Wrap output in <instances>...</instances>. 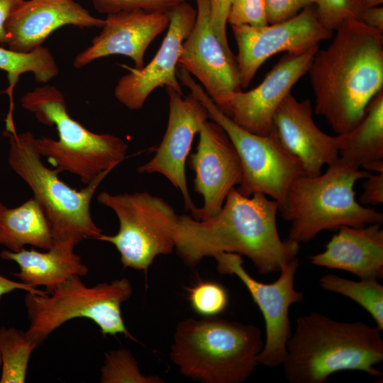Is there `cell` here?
I'll list each match as a JSON object with an SVG mask.
<instances>
[{
  "mask_svg": "<svg viewBox=\"0 0 383 383\" xmlns=\"http://www.w3.org/2000/svg\"><path fill=\"white\" fill-rule=\"evenodd\" d=\"M268 24L288 20L304 8L314 4V0H265Z\"/></svg>",
  "mask_w": 383,
  "mask_h": 383,
  "instance_id": "33",
  "label": "cell"
},
{
  "mask_svg": "<svg viewBox=\"0 0 383 383\" xmlns=\"http://www.w3.org/2000/svg\"><path fill=\"white\" fill-rule=\"evenodd\" d=\"M132 294L126 278L89 287L79 275L70 277L50 294L26 292L24 304L29 321L26 336L38 348L66 322L84 318L93 321L104 336L123 334L136 341L121 315V305Z\"/></svg>",
  "mask_w": 383,
  "mask_h": 383,
  "instance_id": "8",
  "label": "cell"
},
{
  "mask_svg": "<svg viewBox=\"0 0 383 383\" xmlns=\"http://www.w3.org/2000/svg\"><path fill=\"white\" fill-rule=\"evenodd\" d=\"M53 243L46 216L33 196L14 208L0 202V245L18 252L28 245L48 250Z\"/></svg>",
  "mask_w": 383,
  "mask_h": 383,
  "instance_id": "23",
  "label": "cell"
},
{
  "mask_svg": "<svg viewBox=\"0 0 383 383\" xmlns=\"http://www.w3.org/2000/svg\"><path fill=\"white\" fill-rule=\"evenodd\" d=\"M95 9L104 13L112 14L124 11L141 9L170 14L179 4L187 0H92Z\"/></svg>",
  "mask_w": 383,
  "mask_h": 383,
  "instance_id": "31",
  "label": "cell"
},
{
  "mask_svg": "<svg viewBox=\"0 0 383 383\" xmlns=\"http://www.w3.org/2000/svg\"><path fill=\"white\" fill-rule=\"evenodd\" d=\"M210 21L214 33L226 51L235 56L230 49L226 34L228 11L232 0H208Z\"/></svg>",
  "mask_w": 383,
  "mask_h": 383,
  "instance_id": "34",
  "label": "cell"
},
{
  "mask_svg": "<svg viewBox=\"0 0 383 383\" xmlns=\"http://www.w3.org/2000/svg\"><path fill=\"white\" fill-rule=\"evenodd\" d=\"M96 199L112 209L119 221L116 235L102 234L97 240L116 247L124 268L146 272L157 256L174 250L173 230L179 215L163 199L147 192H101Z\"/></svg>",
  "mask_w": 383,
  "mask_h": 383,
  "instance_id": "10",
  "label": "cell"
},
{
  "mask_svg": "<svg viewBox=\"0 0 383 383\" xmlns=\"http://www.w3.org/2000/svg\"><path fill=\"white\" fill-rule=\"evenodd\" d=\"M314 111L338 135L362 118L383 87V31L360 21L341 24L328 47L316 52L308 70Z\"/></svg>",
  "mask_w": 383,
  "mask_h": 383,
  "instance_id": "2",
  "label": "cell"
},
{
  "mask_svg": "<svg viewBox=\"0 0 383 383\" xmlns=\"http://www.w3.org/2000/svg\"><path fill=\"white\" fill-rule=\"evenodd\" d=\"M231 27L238 49L236 62L240 84L244 89L270 57L281 52L304 53L333 35V31L318 21L314 4L279 23L260 27Z\"/></svg>",
  "mask_w": 383,
  "mask_h": 383,
  "instance_id": "12",
  "label": "cell"
},
{
  "mask_svg": "<svg viewBox=\"0 0 383 383\" xmlns=\"http://www.w3.org/2000/svg\"><path fill=\"white\" fill-rule=\"evenodd\" d=\"M169 16L167 32L154 57L140 69L124 66L129 72L121 77L115 87L116 99L130 110L140 109L159 87L165 86L182 94L177 67L182 44L194 26L196 9L185 1Z\"/></svg>",
  "mask_w": 383,
  "mask_h": 383,
  "instance_id": "15",
  "label": "cell"
},
{
  "mask_svg": "<svg viewBox=\"0 0 383 383\" xmlns=\"http://www.w3.org/2000/svg\"><path fill=\"white\" fill-rule=\"evenodd\" d=\"M169 97V116L166 131L154 157L140 166L142 174L159 173L181 192L186 211L196 219L197 208L189 194L185 165L195 135L209 118L201 101L193 93L182 97L174 89L166 87Z\"/></svg>",
  "mask_w": 383,
  "mask_h": 383,
  "instance_id": "13",
  "label": "cell"
},
{
  "mask_svg": "<svg viewBox=\"0 0 383 383\" xmlns=\"http://www.w3.org/2000/svg\"><path fill=\"white\" fill-rule=\"evenodd\" d=\"M23 0H0V43L6 44V22L12 11Z\"/></svg>",
  "mask_w": 383,
  "mask_h": 383,
  "instance_id": "38",
  "label": "cell"
},
{
  "mask_svg": "<svg viewBox=\"0 0 383 383\" xmlns=\"http://www.w3.org/2000/svg\"><path fill=\"white\" fill-rule=\"evenodd\" d=\"M314 5L318 21L331 31L347 21H360L365 9L361 0H314Z\"/></svg>",
  "mask_w": 383,
  "mask_h": 383,
  "instance_id": "30",
  "label": "cell"
},
{
  "mask_svg": "<svg viewBox=\"0 0 383 383\" xmlns=\"http://www.w3.org/2000/svg\"><path fill=\"white\" fill-rule=\"evenodd\" d=\"M326 244V250L309 257L311 264L342 270L360 279L383 277V230L381 223L343 226Z\"/></svg>",
  "mask_w": 383,
  "mask_h": 383,
  "instance_id": "21",
  "label": "cell"
},
{
  "mask_svg": "<svg viewBox=\"0 0 383 383\" xmlns=\"http://www.w3.org/2000/svg\"><path fill=\"white\" fill-rule=\"evenodd\" d=\"M196 152L189 165L194 172V188L203 196L196 220H205L221 209L230 191L242 181L243 170L238 152L223 128L206 121L199 132Z\"/></svg>",
  "mask_w": 383,
  "mask_h": 383,
  "instance_id": "17",
  "label": "cell"
},
{
  "mask_svg": "<svg viewBox=\"0 0 383 383\" xmlns=\"http://www.w3.org/2000/svg\"><path fill=\"white\" fill-rule=\"evenodd\" d=\"M0 70L8 73L9 87L6 92L9 95L23 73L32 72L37 82L47 83L60 72L50 50L42 45L26 53L0 47Z\"/></svg>",
  "mask_w": 383,
  "mask_h": 383,
  "instance_id": "25",
  "label": "cell"
},
{
  "mask_svg": "<svg viewBox=\"0 0 383 383\" xmlns=\"http://www.w3.org/2000/svg\"><path fill=\"white\" fill-rule=\"evenodd\" d=\"M383 360L381 330L363 322H343L312 312L299 317L282 363L289 383H326L340 371L379 377Z\"/></svg>",
  "mask_w": 383,
  "mask_h": 383,
  "instance_id": "3",
  "label": "cell"
},
{
  "mask_svg": "<svg viewBox=\"0 0 383 383\" xmlns=\"http://www.w3.org/2000/svg\"><path fill=\"white\" fill-rule=\"evenodd\" d=\"M1 368V355H0V369Z\"/></svg>",
  "mask_w": 383,
  "mask_h": 383,
  "instance_id": "41",
  "label": "cell"
},
{
  "mask_svg": "<svg viewBox=\"0 0 383 383\" xmlns=\"http://www.w3.org/2000/svg\"><path fill=\"white\" fill-rule=\"evenodd\" d=\"M264 340L252 324L214 316L176 326L170 356L181 374L204 383H243L254 372Z\"/></svg>",
  "mask_w": 383,
  "mask_h": 383,
  "instance_id": "4",
  "label": "cell"
},
{
  "mask_svg": "<svg viewBox=\"0 0 383 383\" xmlns=\"http://www.w3.org/2000/svg\"><path fill=\"white\" fill-rule=\"evenodd\" d=\"M104 23L73 0H23L6 22V45L11 50L26 53L63 26L102 28Z\"/></svg>",
  "mask_w": 383,
  "mask_h": 383,
  "instance_id": "19",
  "label": "cell"
},
{
  "mask_svg": "<svg viewBox=\"0 0 383 383\" xmlns=\"http://www.w3.org/2000/svg\"><path fill=\"white\" fill-rule=\"evenodd\" d=\"M227 23L233 26L260 27L268 25L265 0H232Z\"/></svg>",
  "mask_w": 383,
  "mask_h": 383,
  "instance_id": "32",
  "label": "cell"
},
{
  "mask_svg": "<svg viewBox=\"0 0 383 383\" xmlns=\"http://www.w3.org/2000/svg\"><path fill=\"white\" fill-rule=\"evenodd\" d=\"M177 74L181 84L188 87L206 106L209 118L221 126L232 141L243 170L237 191L246 196L262 193L275 201L282 211L292 183L305 174L299 160L282 145L274 128L267 135L244 130L217 107L189 73L179 68Z\"/></svg>",
  "mask_w": 383,
  "mask_h": 383,
  "instance_id": "9",
  "label": "cell"
},
{
  "mask_svg": "<svg viewBox=\"0 0 383 383\" xmlns=\"http://www.w3.org/2000/svg\"><path fill=\"white\" fill-rule=\"evenodd\" d=\"M277 203L262 193L246 196L233 188L221 211L205 220L179 215L174 249L189 267L204 257L233 252L248 257L261 274L279 272L296 258L300 244L282 240L277 227Z\"/></svg>",
  "mask_w": 383,
  "mask_h": 383,
  "instance_id": "1",
  "label": "cell"
},
{
  "mask_svg": "<svg viewBox=\"0 0 383 383\" xmlns=\"http://www.w3.org/2000/svg\"><path fill=\"white\" fill-rule=\"evenodd\" d=\"M4 135L9 138V165L28 184L43 208L54 241L76 246L85 239L97 240L103 233L91 217V201L112 169L101 172L85 187L77 190L58 177L60 169L44 165L32 133H18L13 124L6 126Z\"/></svg>",
  "mask_w": 383,
  "mask_h": 383,
  "instance_id": "6",
  "label": "cell"
},
{
  "mask_svg": "<svg viewBox=\"0 0 383 383\" xmlns=\"http://www.w3.org/2000/svg\"><path fill=\"white\" fill-rule=\"evenodd\" d=\"M363 184L359 201L362 204L377 205L383 203V173L370 174Z\"/></svg>",
  "mask_w": 383,
  "mask_h": 383,
  "instance_id": "35",
  "label": "cell"
},
{
  "mask_svg": "<svg viewBox=\"0 0 383 383\" xmlns=\"http://www.w3.org/2000/svg\"><path fill=\"white\" fill-rule=\"evenodd\" d=\"M365 8L376 6L382 4L383 0H361Z\"/></svg>",
  "mask_w": 383,
  "mask_h": 383,
  "instance_id": "40",
  "label": "cell"
},
{
  "mask_svg": "<svg viewBox=\"0 0 383 383\" xmlns=\"http://www.w3.org/2000/svg\"><path fill=\"white\" fill-rule=\"evenodd\" d=\"M365 170L374 171L377 173H383V160L370 162L363 167Z\"/></svg>",
  "mask_w": 383,
  "mask_h": 383,
  "instance_id": "39",
  "label": "cell"
},
{
  "mask_svg": "<svg viewBox=\"0 0 383 383\" xmlns=\"http://www.w3.org/2000/svg\"><path fill=\"white\" fill-rule=\"evenodd\" d=\"M74 247L70 243L54 241L46 252L33 248H23L18 252L6 249L0 252V257L18 265L19 271L12 274L20 282L34 288L43 286L44 291L50 294L70 277L88 274L89 268L74 252Z\"/></svg>",
  "mask_w": 383,
  "mask_h": 383,
  "instance_id": "22",
  "label": "cell"
},
{
  "mask_svg": "<svg viewBox=\"0 0 383 383\" xmlns=\"http://www.w3.org/2000/svg\"><path fill=\"white\" fill-rule=\"evenodd\" d=\"M339 158L360 168L383 160V91L368 104L365 113L350 131L335 136Z\"/></svg>",
  "mask_w": 383,
  "mask_h": 383,
  "instance_id": "24",
  "label": "cell"
},
{
  "mask_svg": "<svg viewBox=\"0 0 383 383\" xmlns=\"http://www.w3.org/2000/svg\"><path fill=\"white\" fill-rule=\"evenodd\" d=\"M21 102L40 123L56 126L58 140L35 138V145L40 155L62 172L77 175L88 184L125 159L128 145L124 140L110 133H93L73 119L63 94L55 86L36 87L24 94Z\"/></svg>",
  "mask_w": 383,
  "mask_h": 383,
  "instance_id": "7",
  "label": "cell"
},
{
  "mask_svg": "<svg viewBox=\"0 0 383 383\" xmlns=\"http://www.w3.org/2000/svg\"><path fill=\"white\" fill-rule=\"evenodd\" d=\"M196 2V21L182 44L178 67L196 77L218 107L241 91L236 57L230 55L216 37L208 0Z\"/></svg>",
  "mask_w": 383,
  "mask_h": 383,
  "instance_id": "16",
  "label": "cell"
},
{
  "mask_svg": "<svg viewBox=\"0 0 383 383\" xmlns=\"http://www.w3.org/2000/svg\"><path fill=\"white\" fill-rule=\"evenodd\" d=\"M273 128L284 148L299 160L305 175H318L323 165L339 158L335 136L316 126L309 99L299 101L291 92L287 94L274 114Z\"/></svg>",
  "mask_w": 383,
  "mask_h": 383,
  "instance_id": "20",
  "label": "cell"
},
{
  "mask_svg": "<svg viewBox=\"0 0 383 383\" xmlns=\"http://www.w3.org/2000/svg\"><path fill=\"white\" fill-rule=\"evenodd\" d=\"M104 20L100 34L75 57L74 67L82 68L103 57L121 55L130 57L135 68L140 69L148 46L170 23L168 13L141 9L108 14Z\"/></svg>",
  "mask_w": 383,
  "mask_h": 383,
  "instance_id": "18",
  "label": "cell"
},
{
  "mask_svg": "<svg viewBox=\"0 0 383 383\" xmlns=\"http://www.w3.org/2000/svg\"><path fill=\"white\" fill-rule=\"evenodd\" d=\"M377 279L354 281L328 274L319 279L325 290L345 296L361 306L383 330V286Z\"/></svg>",
  "mask_w": 383,
  "mask_h": 383,
  "instance_id": "26",
  "label": "cell"
},
{
  "mask_svg": "<svg viewBox=\"0 0 383 383\" xmlns=\"http://www.w3.org/2000/svg\"><path fill=\"white\" fill-rule=\"evenodd\" d=\"M214 258L219 273L236 276L248 289L262 313L265 340L258 356V363L268 367L282 365L286 345L292 334L289 309L304 299L303 292L297 291L294 286L299 259L296 257L283 266L275 282L266 284L255 279L248 273L239 254L222 252Z\"/></svg>",
  "mask_w": 383,
  "mask_h": 383,
  "instance_id": "11",
  "label": "cell"
},
{
  "mask_svg": "<svg viewBox=\"0 0 383 383\" xmlns=\"http://www.w3.org/2000/svg\"><path fill=\"white\" fill-rule=\"evenodd\" d=\"M17 289L38 294H46L45 291L30 287L20 281L8 279L0 274V299L4 295Z\"/></svg>",
  "mask_w": 383,
  "mask_h": 383,
  "instance_id": "37",
  "label": "cell"
},
{
  "mask_svg": "<svg viewBox=\"0 0 383 383\" xmlns=\"http://www.w3.org/2000/svg\"><path fill=\"white\" fill-rule=\"evenodd\" d=\"M369 174L338 158L324 173L296 177L281 211L291 223L288 239L300 244L311 240L323 230L382 224V213L362 206L355 199V182Z\"/></svg>",
  "mask_w": 383,
  "mask_h": 383,
  "instance_id": "5",
  "label": "cell"
},
{
  "mask_svg": "<svg viewBox=\"0 0 383 383\" xmlns=\"http://www.w3.org/2000/svg\"><path fill=\"white\" fill-rule=\"evenodd\" d=\"M360 21L371 28L383 31V8L378 6L365 8Z\"/></svg>",
  "mask_w": 383,
  "mask_h": 383,
  "instance_id": "36",
  "label": "cell"
},
{
  "mask_svg": "<svg viewBox=\"0 0 383 383\" xmlns=\"http://www.w3.org/2000/svg\"><path fill=\"white\" fill-rule=\"evenodd\" d=\"M188 299L193 310L202 316H214L227 307L228 296L219 283L202 281L188 289Z\"/></svg>",
  "mask_w": 383,
  "mask_h": 383,
  "instance_id": "29",
  "label": "cell"
},
{
  "mask_svg": "<svg viewBox=\"0 0 383 383\" xmlns=\"http://www.w3.org/2000/svg\"><path fill=\"white\" fill-rule=\"evenodd\" d=\"M101 383H162L156 375H145L131 353L125 348L105 353L101 368Z\"/></svg>",
  "mask_w": 383,
  "mask_h": 383,
  "instance_id": "28",
  "label": "cell"
},
{
  "mask_svg": "<svg viewBox=\"0 0 383 383\" xmlns=\"http://www.w3.org/2000/svg\"><path fill=\"white\" fill-rule=\"evenodd\" d=\"M36 346L26 331L13 327L0 328L1 374L0 383L26 382L28 362Z\"/></svg>",
  "mask_w": 383,
  "mask_h": 383,
  "instance_id": "27",
  "label": "cell"
},
{
  "mask_svg": "<svg viewBox=\"0 0 383 383\" xmlns=\"http://www.w3.org/2000/svg\"><path fill=\"white\" fill-rule=\"evenodd\" d=\"M318 46L301 54L287 53L267 73L263 81L246 92L232 94L221 106L225 115L244 130L267 135L273 128V116L293 86L309 69Z\"/></svg>",
  "mask_w": 383,
  "mask_h": 383,
  "instance_id": "14",
  "label": "cell"
}]
</instances>
